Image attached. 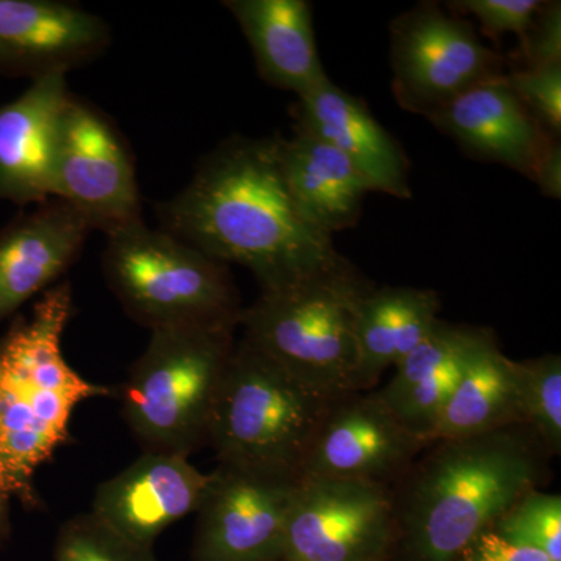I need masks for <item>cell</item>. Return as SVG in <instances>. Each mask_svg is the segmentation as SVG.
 <instances>
[{
    "label": "cell",
    "mask_w": 561,
    "mask_h": 561,
    "mask_svg": "<svg viewBox=\"0 0 561 561\" xmlns=\"http://www.w3.org/2000/svg\"><path fill=\"white\" fill-rule=\"evenodd\" d=\"M491 529L516 545L545 552L561 561V496L531 490L519 497Z\"/></svg>",
    "instance_id": "25"
},
{
    "label": "cell",
    "mask_w": 561,
    "mask_h": 561,
    "mask_svg": "<svg viewBox=\"0 0 561 561\" xmlns=\"http://www.w3.org/2000/svg\"><path fill=\"white\" fill-rule=\"evenodd\" d=\"M98 14L55 0H0V73L36 80L68 73L108 49Z\"/></svg>",
    "instance_id": "14"
},
{
    "label": "cell",
    "mask_w": 561,
    "mask_h": 561,
    "mask_svg": "<svg viewBox=\"0 0 561 561\" xmlns=\"http://www.w3.org/2000/svg\"><path fill=\"white\" fill-rule=\"evenodd\" d=\"M505 80L542 130L560 139L561 65L512 69L505 73Z\"/></svg>",
    "instance_id": "27"
},
{
    "label": "cell",
    "mask_w": 561,
    "mask_h": 561,
    "mask_svg": "<svg viewBox=\"0 0 561 561\" xmlns=\"http://www.w3.org/2000/svg\"><path fill=\"white\" fill-rule=\"evenodd\" d=\"M426 446L378 394L351 391L332 402L302 478L350 479L390 486Z\"/></svg>",
    "instance_id": "12"
},
{
    "label": "cell",
    "mask_w": 561,
    "mask_h": 561,
    "mask_svg": "<svg viewBox=\"0 0 561 561\" xmlns=\"http://www.w3.org/2000/svg\"><path fill=\"white\" fill-rule=\"evenodd\" d=\"M515 424H524L516 360L508 359L493 341L468 365L431 432L430 445L478 437Z\"/></svg>",
    "instance_id": "23"
},
{
    "label": "cell",
    "mask_w": 561,
    "mask_h": 561,
    "mask_svg": "<svg viewBox=\"0 0 561 561\" xmlns=\"http://www.w3.org/2000/svg\"><path fill=\"white\" fill-rule=\"evenodd\" d=\"M545 197H561V146L560 139L551 138L546 142L537 164H535L531 180Z\"/></svg>",
    "instance_id": "31"
},
{
    "label": "cell",
    "mask_w": 561,
    "mask_h": 561,
    "mask_svg": "<svg viewBox=\"0 0 561 561\" xmlns=\"http://www.w3.org/2000/svg\"><path fill=\"white\" fill-rule=\"evenodd\" d=\"M440 297L416 287H368L357 305L359 391H368L383 371L398 364L440 319Z\"/></svg>",
    "instance_id": "22"
},
{
    "label": "cell",
    "mask_w": 561,
    "mask_h": 561,
    "mask_svg": "<svg viewBox=\"0 0 561 561\" xmlns=\"http://www.w3.org/2000/svg\"><path fill=\"white\" fill-rule=\"evenodd\" d=\"M70 313L69 284H55L0 341V534L14 501L35 502L36 472L68 445L73 411L111 394L66 360Z\"/></svg>",
    "instance_id": "3"
},
{
    "label": "cell",
    "mask_w": 561,
    "mask_h": 561,
    "mask_svg": "<svg viewBox=\"0 0 561 561\" xmlns=\"http://www.w3.org/2000/svg\"><path fill=\"white\" fill-rule=\"evenodd\" d=\"M454 561H552L545 552L505 540L493 529L483 530Z\"/></svg>",
    "instance_id": "30"
},
{
    "label": "cell",
    "mask_w": 561,
    "mask_h": 561,
    "mask_svg": "<svg viewBox=\"0 0 561 561\" xmlns=\"http://www.w3.org/2000/svg\"><path fill=\"white\" fill-rule=\"evenodd\" d=\"M371 287L350 264L262 290L243 309V341L330 398L359 391L357 305Z\"/></svg>",
    "instance_id": "6"
},
{
    "label": "cell",
    "mask_w": 561,
    "mask_h": 561,
    "mask_svg": "<svg viewBox=\"0 0 561 561\" xmlns=\"http://www.w3.org/2000/svg\"><path fill=\"white\" fill-rule=\"evenodd\" d=\"M284 183L295 208L317 231L330 236L359 221L370 181L327 140L295 125L291 138L275 136Z\"/></svg>",
    "instance_id": "20"
},
{
    "label": "cell",
    "mask_w": 561,
    "mask_h": 561,
    "mask_svg": "<svg viewBox=\"0 0 561 561\" xmlns=\"http://www.w3.org/2000/svg\"><path fill=\"white\" fill-rule=\"evenodd\" d=\"M541 0H457L448 2L454 14H471L481 24L483 35L494 41L512 33L524 39L537 16Z\"/></svg>",
    "instance_id": "28"
},
{
    "label": "cell",
    "mask_w": 561,
    "mask_h": 561,
    "mask_svg": "<svg viewBox=\"0 0 561 561\" xmlns=\"http://www.w3.org/2000/svg\"><path fill=\"white\" fill-rule=\"evenodd\" d=\"M209 474L176 454L146 453L95 491L91 513L136 545L158 537L201 507Z\"/></svg>",
    "instance_id": "13"
},
{
    "label": "cell",
    "mask_w": 561,
    "mask_h": 561,
    "mask_svg": "<svg viewBox=\"0 0 561 561\" xmlns=\"http://www.w3.org/2000/svg\"><path fill=\"white\" fill-rule=\"evenodd\" d=\"M391 90L402 110L427 117L476 84L505 76L507 58L479 39L471 21L421 2L390 25Z\"/></svg>",
    "instance_id": "8"
},
{
    "label": "cell",
    "mask_w": 561,
    "mask_h": 561,
    "mask_svg": "<svg viewBox=\"0 0 561 561\" xmlns=\"http://www.w3.org/2000/svg\"><path fill=\"white\" fill-rule=\"evenodd\" d=\"M51 198L66 203L91 231L106 238L144 224L127 144L101 111L73 95L62 111Z\"/></svg>",
    "instance_id": "9"
},
{
    "label": "cell",
    "mask_w": 561,
    "mask_h": 561,
    "mask_svg": "<svg viewBox=\"0 0 561 561\" xmlns=\"http://www.w3.org/2000/svg\"><path fill=\"white\" fill-rule=\"evenodd\" d=\"M66 76L32 80L16 101L0 106V201H50L62 111L72 98Z\"/></svg>",
    "instance_id": "15"
},
{
    "label": "cell",
    "mask_w": 561,
    "mask_h": 561,
    "mask_svg": "<svg viewBox=\"0 0 561 561\" xmlns=\"http://www.w3.org/2000/svg\"><path fill=\"white\" fill-rule=\"evenodd\" d=\"M102 267L124 311L150 331L241 321V297L227 264L171 232L139 224L108 236Z\"/></svg>",
    "instance_id": "7"
},
{
    "label": "cell",
    "mask_w": 561,
    "mask_h": 561,
    "mask_svg": "<svg viewBox=\"0 0 561 561\" xmlns=\"http://www.w3.org/2000/svg\"><path fill=\"white\" fill-rule=\"evenodd\" d=\"M238 327L186 324L151 331L149 345L119 391L125 423L144 451L191 457L206 445Z\"/></svg>",
    "instance_id": "5"
},
{
    "label": "cell",
    "mask_w": 561,
    "mask_h": 561,
    "mask_svg": "<svg viewBox=\"0 0 561 561\" xmlns=\"http://www.w3.org/2000/svg\"><path fill=\"white\" fill-rule=\"evenodd\" d=\"M393 542L389 485L331 478L298 481L284 561H387Z\"/></svg>",
    "instance_id": "10"
},
{
    "label": "cell",
    "mask_w": 561,
    "mask_h": 561,
    "mask_svg": "<svg viewBox=\"0 0 561 561\" xmlns=\"http://www.w3.org/2000/svg\"><path fill=\"white\" fill-rule=\"evenodd\" d=\"M523 423L552 457L561 454V357L545 354L516 362Z\"/></svg>",
    "instance_id": "24"
},
{
    "label": "cell",
    "mask_w": 561,
    "mask_h": 561,
    "mask_svg": "<svg viewBox=\"0 0 561 561\" xmlns=\"http://www.w3.org/2000/svg\"><path fill=\"white\" fill-rule=\"evenodd\" d=\"M91 228L57 198L0 230V320L44 294L79 260Z\"/></svg>",
    "instance_id": "18"
},
{
    "label": "cell",
    "mask_w": 561,
    "mask_h": 561,
    "mask_svg": "<svg viewBox=\"0 0 561 561\" xmlns=\"http://www.w3.org/2000/svg\"><path fill=\"white\" fill-rule=\"evenodd\" d=\"M55 561H157V557L153 548L127 540L90 512L62 524Z\"/></svg>",
    "instance_id": "26"
},
{
    "label": "cell",
    "mask_w": 561,
    "mask_h": 561,
    "mask_svg": "<svg viewBox=\"0 0 561 561\" xmlns=\"http://www.w3.org/2000/svg\"><path fill=\"white\" fill-rule=\"evenodd\" d=\"M552 456L526 424L432 442L391 483L398 561H454L551 474Z\"/></svg>",
    "instance_id": "2"
},
{
    "label": "cell",
    "mask_w": 561,
    "mask_h": 561,
    "mask_svg": "<svg viewBox=\"0 0 561 561\" xmlns=\"http://www.w3.org/2000/svg\"><path fill=\"white\" fill-rule=\"evenodd\" d=\"M297 127L311 131L342 151L370 181L373 191L411 197L409 161L401 144L375 119L360 99L331 79L298 98Z\"/></svg>",
    "instance_id": "19"
},
{
    "label": "cell",
    "mask_w": 561,
    "mask_h": 561,
    "mask_svg": "<svg viewBox=\"0 0 561 561\" xmlns=\"http://www.w3.org/2000/svg\"><path fill=\"white\" fill-rule=\"evenodd\" d=\"M161 230L221 264L253 273L275 290L346 260L332 238L295 208L280 173L276 138L232 136L203 158L190 184L158 206Z\"/></svg>",
    "instance_id": "1"
},
{
    "label": "cell",
    "mask_w": 561,
    "mask_h": 561,
    "mask_svg": "<svg viewBox=\"0 0 561 561\" xmlns=\"http://www.w3.org/2000/svg\"><path fill=\"white\" fill-rule=\"evenodd\" d=\"M280 561H284V560H280Z\"/></svg>",
    "instance_id": "32"
},
{
    "label": "cell",
    "mask_w": 561,
    "mask_h": 561,
    "mask_svg": "<svg viewBox=\"0 0 561 561\" xmlns=\"http://www.w3.org/2000/svg\"><path fill=\"white\" fill-rule=\"evenodd\" d=\"M298 482L217 465L197 511L192 561H280Z\"/></svg>",
    "instance_id": "11"
},
{
    "label": "cell",
    "mask_w": 561,
    "mask_h": 561,
    "mask_svg": "<svg viewBox=\"0 0 561 561\" xmlns=\"http://www.w3.org/2000/svg\"><path fill=\"white\" fill-rule=\"evenodd\" d=\"M249 342H236L209 421L217 465L298 482L332 402Z\"/></svg>",
    "instance_id": "4"
},
{
    "label": "cell",
    "mask_w": 561,
    "mask_h": 561,
    "mask_svg": "<svg viewBox=\"0 0 561 561\" xmlns=\"http://www.w3.org/2000/svg\"><path fill=\"white\" fill-rule=\"evenodd\" d=\"M426 119L471 157L500 162L529 180L552 138L519 102L505 76L461 92Z\"/></svg>",
    "instance_id": "17"
},
{
    "label": "cell",
    "mask_w": 561,
    "mask_h": 561,
    "mask_svg": "<svg viewBox=\"0 0 561 561\" xmlns=\"http://www.w3.org/2000/svg\"><path fill=\"white\" fill-rule=\"evenodd\" d=\"M493 341L496 335L490 328L438 319L376 394L412 434L430 445L431 432L468 365Z\"/></svg>",
    "instance_id": "16"
},
{
    "label": "cell",
    "mask_w": 561,
    "mask_h": 561,
    "mask_svg": "<svg viewBox=\"0 0 561 561\" xmlns=\"http://www.w3.org/2000/svg\"><path fill=\"white\" fill-rule=\"evenodd\" d=\"M512 69L561 65V3L542 2L529 32L511 55Z\"/></svg>",
    "instance_id": "29"
},
{
    "label": "cell",
    "mask_w": 561,
    "mask_h": 561,
    "mask_svg": "<svg viewBox=\"0 0 561 561\" xmlns=\"http://www.w3.org/2000/svg\"><path fill=\"white\" fill-rule=\"evenodd\" d=\"M265 83L298 98L330 80L321 65L306 0H227Z\"/></svg>",
    "instance_id": "21"
}]
</instances>
